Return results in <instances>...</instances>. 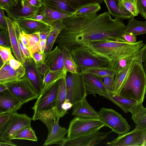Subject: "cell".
Wrapping results in <instances>:
<instances>
[{
  "label": "cell",
  "instance_id": "obj_1",
  "mask_svg": "<svg viewBox=\"0 0 146 146\" xmlns=\"http://www.w3.org/2000/svg\"><path fill=\"white\" fill-rule=\"evenodd\" d=\"M65 25L55 41L70 50L91 42L121 37L126 26L121 19H113L108 12L82 16H71L62 20Z\"/></svg>",
  "mask_w": 146,
  "mask_h": 146
},
{
  "label": "cell",
  "instance_id": "obj_2",
  "mask_svg": "<svg viewBox=\"0 0 146 146\" xmlns=\"http://www.w3.org/2000/svg\"><path fill=\"white\" fill-rule=\"evenodd\" d=\"M144 44L142 40L131 43L121 37H112L89 43L85 46L96 55L107 60L108 65L116 70L119 60L138 51Z\"/></svg>",
  "mask_w": 146,
  "mask_h": 146
},
{
  "label": "cell",
  "instance_id": "obj_3",
  "mask_svg": "<svg viewBox=\"0 0 146 146\" xmlns=\"http://www.w3.org/2000/svg\"><path fill=\"white\" fill-rule=\"evenodd\" d=\"M141 59L134 60L129 74L117 94L142 103L146 91V76Z\"/></svg>",
  "mask_w": 146,
  "mask_h": 146
},
{
  "label": "cell",
  "instance_id": "obj_4",
  "mask_svg": "<svg viewBox=\"0 0 146 146\" xmlns=\"http://www.w3.org/2000/svg\"><path fill=\"white\" fill-rule=\"evenodd\" d=\"M70 50L80 72L88 69L108 64L107 60L96 55L87 46H82Z\"/></svg>",
  "mask_w": 146,
  "mask_h": 146
},
{
  "label": "cell",
  "instance_id": "obj_5",
  "mask_svg": "<svg viewBox=\"0 0 146 146\" xmlns=\"http://www.w3.org/2000/svg\"><path fill=\"white\" fill-rule=\"evenodd\" d=\"M67 99L73 105L82 100L87 96L83 75L67 72L65 77Z\"/></svg>",
  "mask_w": 146,
  "mask_h": 146
},
{
  "label": "cell",
  "instance_id": "obj_6",
  "mask_svg": "<svg viewBox=\"0 0 146 146\" xmlns=\"http://www.w3.org/2000/svg\"><path fill=\"white\" fill-rule=\"evenodd\" d=\"M104 126L105 124L99 117L88 118L76 116L70 122L66 137L70 138L99 130Z\"/></svg>",
  "mask_w": 146,
  "mask_h": 146
},
{
  "label": "cell",
  "instance_id": "obj_7",
  "mask_svg": "<svg viewBox=\"0 0 146 146\" xmlns=\"http://www.w3.org/2000/svg\"><path fill=\"white\" fill-rule=\"evenodd\" d=\"M99 117L112 131L119 135L129 132L130 126L126 119L119 113L112 109L102 108L98 112Z\"/></svg>",
  "mask_w": 146,
  "mask_h": 146
},
{
  "label": "cell",
  "instance_id": "obj_8",
  "mask_svg": "<svg viewBox=\"0 0 146 146\" xmlns=\"http://www.w3.org/2000/svg\"><path fill=\"white\" fill-rule=\"evenodd\" d=\"M5 85L8 90L19 99L23 105L37 99L39 96L25 74L19 80Z\"/></svg>",
  "mask_w": 146,
  "mask_h": 146
},
{
  "label": "cell",
  "instance_id": "obj_9",
  "mask_svg": "<svg viewBox=\"0 0 146 146\" xmlns=\"http://www.w3.org/2000/svg\"><path fill=\"white\" fill-rule=\"evenodd\" d=\"M99 130L70 138H67L57 144L60 146H91L99 144L105 139L112 131L102 132Z\"/></svg>",
  "mask_w": 146,
  "mask_h": 146
},
{
  "label": "cell",
  "instance_id": "obj_10",
  "mask_svg": "<svg viewBox=\"0 0 146 146\" xmlns=\"http://www.w3.org/2000/svg\"><path fill=\"white\" fill-rule=\"evenodd\" d=\"M32 118L25 113L19 114L17 112L12 113L10 121L0 135V141H11L15 135L23 128L31 126Z\"/></svg>",
  "mask_w": 146,
  "mask_h": 146
},
{
  "label": "cell",
  "instance_id": "obj_11",
  "mask_svg": "<svg viewBox=\"0 0 146 146\" xmlns=\"http://www.w3.org/2000/svg\"><path fill=\"white\" fill-rule=\"evenodd\" d=\"M61 79L52 85L44 87L34 106V112L46 110L51 107L56 102L58 94Z\"/></svg>",
  "mask_w": 146,
  "mask_h": 146
},
{
  "label": "cell",
  "instance_id": "obj_12",
  "mask_svg": "<svg viewBox=\"0 0 146 146\" xmlns=\"http://www.w3.org/2000/svg\"><path fill=\"white\" fill-rule=\"evenodd\" d=\"M146 139V131L136 127L132 131L119 136L107 145L110 146H142Z\"/></svg>",
  "mask_w": 146,
  "mask_h": 146
},
{
  "label": "cell",
  "instance_id": "obj_13",
  "mask_svg": "<svg viewBox=\"0 0 146 146\" xmlns=\"http://www.w3.org/2000/svg\"><path fill=\"white\" fill-rule=\"evenodd\" d=\"M40 8L31 5L26 0H17L15 5L5 11L7 17L16 20L22 18H33L38 13Z\"/></svg>",
  "mask_w": 146,
  "mask_h": 146
},
{
  "label": "cell",
  "instance_id": "obj_14",
  "mask_svg": "<svg viewBox=\"0 0 146 146\" xmlns=\"http://www.w3.org/2000/svg\"><path fill=\"white\" fill-rule=\"evenodd\" d=\"M5 19L12 50L17 60L23 64L25 59L21 51L19 41L21 30L16 21L6 16Z\"/></svg>",
  "mask_w": 146,
  "mask_h": 146
},
{
  "label": "cell",
  "instance_id": "obj_15",
  "mask_svg": "<svg viewBox=\"0 0 146 146\" xmlns=\"http://www.w3.org/2000/svg\"><path fill=\"white\" fill-rule=\"evenodd\" d=\"M23 65L25 68V75L39 96L44 88L43 79L38 70L34 59L25 60Z\"/></svg>",
  "mask_w": 146,
  "mask_h": 146
},
{
  "label": "cell",
  "instance_id": "obj_16",
  "mask_svg": "<svg viewBox=\"0 0 146 146\" xmlns=\"http://www.w3.org/2000/svg\"><path fill=\"white\" fill-rule=\"evenodd\" d=\"M16 21L20 30L27 34H33L50 29L52 26L46 23L32 18H22Z\"/></svg>",
  "mask_w": 146,
  "mask_h": 146
},
{
  "label": "cell",
  "instance_id": "obj_17",
  "mask_svg": "<svg viewBox=\"0 0 146 146\" xmlns=\"http://www.w3.org/2000/svg\"><path fill=\"white\" fill-rule=\"evenodd\" d=\"M83 75L87 95L96 94L103 96L107 92L102 77L92 74H86Z\"/></svg>",
  "mask_w": 146,
  "mask_h": 146
},
{
  "label": "cell",
  "instance_id": "obj_18",
  "mask_svg": "<svg viewBox=\"0 0 146 146\" xmlns=\"http://www.w3.org/2000/svg\"><path fill=\"white\" fill-rule=\"evenodd\" d=\"M25 73V68L23 65L15 70L9 65L8 61L4 62L0 69V84L17 81L21 79Z\"/></svg>",
  "mask_w": 146,
  "mask_h": 146
},
{
  "label": "cell",
  "instance_id": "obj_19",
  "mask_svg": "<svg viewBox=\"0 0 146 146\" xmlns=\"http://www.w3.org/2000/svg\"><path fill=\"white\" fill-rule=\"evenodd\" d=\"M23 105L8 90L0 93V113L17 112Z\"/></svg>",
  "mask_w": 146,
  "mask_h": 146
},
{
  "label": "cell",
  "instance_id": "obj_20",
  "mask_svg": "<svg viewBox=\"0 0 146 146\" xmlns=\"http://www.w3.org/2000/svg\"><path fill=\"white\" fill-rule=\"evenodd\" d=\"M44 54V62L50 70L55 71L65 69L62 48L57 45L52 50Z\"/></svg>",
  "mask_w": 146,
  "mask_h": 146
},
{
  "label": "cell",
  "instance_id": "obj_21",
  "mask_svg": "<svg viewBox=\"0 0 146 146\" xmlns=\"http://www.w3.org/2000/svg\"><path fill=\"white\" fill-rule=\"evenodd\" d=\"M86 98L73 105L72 115L84 118L99 117V112L96 111L89 104Z\"/></svg>",
  "mask_w": 146,
  "mask_h": 146
},
{
  "label": "cell",
  "instance_id": "obj_22",
  "mask_svg": "<svg viewBox=\"0 0 146 146\" xmlns=\"http://www.w3.org/2000/svg\"><path fill=\"white\" fill-rule=\"evenodd\" d=\"M39 119L46 126L48 131V136L50 134L52 127L57 120L56 108L54 105L47 109L34 112L32 120Z\"/></svg>",
  "mask_w": 146,
  "mask_h": 146
},
{
  "label": "cell",
  "instance_id": "obj_23",
  "mask_svg": "<svg viewBox=\"0 0 146 146\" xmlns=\"http://www.w3.org/2000/svg\"><path fill=\"white\" fill-rule=\"evenodd\" d=\"M109 13L120 19H129L133 15L124 6L121 0H103Z\"/></svg>",
  "mask_w": 146,
  "mask_h": 146
},
{
  "label": "cell",
  "instance_id": "obj_24",
  "mask_svg": "<svg viewBox=\"0 0 146 146\" xmlns=\"http://www.w3.org/2000/svg\"><path fill=\"white\" fill-rule=\"evenodd\" d=\"M38 13L43 16V21L51 26L57 21L71 16L70 15L54 10L44 4L40 8Z\"/></svg>",
  "mask_w": 146,
  "mask_h": 146
},
{
  "label": "cell",
  "instance_id": "obj_25",
  "mask_svg": "<svg viewBox=\"0 0 146 146\" xmlns=\"http://www.w3.org/2000/svg\"><path fill=\"white\" fill-rule=\"evenodd\" d=\"M59 120L57 119L53 125L51 131L47 136L43 145H51L64 141L66 137L65 135L68 133V129L62 127L59 125Z\"/></svg>",
  "mask_w": 146,
  "mask_h": 146
},
{
  "label": "cell",
  "instance_id": "obj_26",
  "mask_svg": "<svg viewBox=\"0 0 146 146\" xmlns=\"http://www.w3.org/2000/svg\"><path fill=\"white\" fill-rule=\"evenodd\" d=\"M129 112L135 127L146 131V108L142 103L137 102L131 107Z\"/></svg>",
  "mask_w": 146,
  "mask_h": 146
},
{
  "label": "cell",
  "instance_id": "obj_27",
  "mask_svg": "<svg viewBox=\"0 0 146 146\" xmlns=\"http://www.w3.org/2000/svg\"><path fill=\"white\" fill-rule=\"evenodd\" d=\"M103 96L112 102L126 113L129 112L132 106L137 102L135 100L123 97L111 92H107Z\"/></svg>",
  "mask_w": 146,
  "mask_h": 146
},
{
  "label": "cell",
  "instance_id": "obj_28",
  "mask_svg": "<svg viewBox=\"0 0 146 146\" xmlns=\"http://www.w3.org/2000/svg\"><path fill=\"white\" fill-rule=\"evenodd\" d=\"M65 77L61 79L58 94L54 105L56 109L57 119L58 120H59L65 115L68 113V111H64L62 108V104L67 99V90Z\"/></svg>",
  "mask_w": 146,
  "mask_h": 146
},
{
  "label": "cell",
  "instance_id": "obj_29",
  "mask_svg": "<svg viewBox=\"0 0 146 146\" xmlns=\"http://www.w3.org/2000/svg\"><path fill=\"white\" fill-rule=\"evenodd\" d=\"M141 59L143 62L146 59V43L137 52L119 60L117 64L116 73H119L134 60Z\"/></svg>",
  "mask_w": 146,
  "mask_h": 146
},
{
  "label": "cell",
  "instance_id": "obj_30",
  "mask_svg": "<svg viewBox=\"0 0 146 146\" xmlns=\"http://www.w3.org/2000/svg\"><path fill=\"white\" fill-rule=\"evenodd\" d=\"M65 27V25L62 20L57 21L52 25L50 32L46 40V46L44 54L52 50L58 36Z\"/></svg>",
  "mask_w": 146,
  "mask_h": 146
},
{
  "label": "cell",
  "instance_id": "obj_31",
  "mask_svg": "<svg viewBox=\"0 0 146 146\" xmlns=\"http://www.w3.org/2000/svg\"><path fill=\"white\" fill-rule=\"evenodd\" d=\"M42 1L43 4L71 16L76 10L71 7L66 0H43Z\"/></svg>",
  "mask_w": 146,
  "mask_h": 146
},
{
  "label": "cell",
  "instance_id": "obj_32",
  "mask_svg": "<svg viewBox=\"0 0 146 146\" xmlns=\"http://www.w3.org/2000/svg\"><path fill=\"white\" fill-rule=\"evenodd\" d=\"M133 16L129 19L124 33L132 34L135 36L146 33V21L136 20Z\"/></svg>",
  "mask_w": 146,
  "mask_h": 146
},
{
  "label": "cell",
  "instance_id": "obj_33",
  "mask_svg": "<svg viewBox=\"0 0 146 146\" xmlns=\"http://www.w3.org/2000/svg\"><path fill=\"white\" fill-rule=\"evenodd\" d=\"M116 70L108 65L100 67L89 68L80 72L82 74H88L102 77L111 75H115Z\"/></svg>",
  "mask_w": 146,
  "mask_h": 146
},
{
  "label": "cell",
  "instance_id": "obj_34",
  "mask_svg": "<svg viewBox=\"0 0 146 146\" xmlns=\"http://www.w3.org/2000/svg\"><path fill=\"white\" fill-rule=\"evenodd\" d=\"M60 47L63 50L64 69L71 73H80V69L74 61L70 50L64 46Z\"/></svg>",
  "mask_w": 146,
  "mask_h": 146
},
{
  "label": "cell",
  "instance_id": "obj_35",
  "mask_svg": "<svg viewBox=\"0 0 146 146\" xmlns=\"http://www.w3.org/2000/svg\"><path fill=\"white\" fill-rule=\"evenodd\" d=\"M133 61L130 63L126 68L120 73H116L114 78L113 93L117 94L119 92L129 74Z\"/></svg>",
  "mask_w": 146,
  "mask_h": 146
},
{
  "label": "cell",
  "instance_id": "obj_36",
  "mask_svg": "<svg viewBox=\"0 0 146 146\" xmlns=\"http://www.w3.org/2000/svg\"><path fill=\"white\" fill-rule=\"evenodd\" d=\"M67 72L65 69L55 71L50 70L43 78L44 87L51 85L65 77Z\"/></svg>",
  "mask_w": 146,
  "mask_h": 146
},
{
  "label": "cell",
  "instance_id": "obj_37",
  "mask_svg": "<svg viewBox=\"0 0 146 146\" xmlns=\"http://www.w3.org/2000/svg\"><path fill=\"white\" fill-rule=\"evenodd\" d=\"M13 139L26 140L34 141H38L35 132L31 126L21 129L15 135Z\"/></svg>",
  "mask_w": 146,
  "mask_h": 146
},
{
  "label": "cell",
  "instance_id": "obj_38",
  "mask_svg": "<svg viewBox=\"0 0 146 146\" xmlns=\"http://www.w3.org/2000/svg\"><path fill=\"white\" fill-rule=\"evenodd\" d=\"M98 3H92L85 5L76 10L71 16H82L96 13L101 9Z\"/></svg>",
  "mask_w": 146,
  "mask_h": 146
},
{
  "label": "cell",
  "instance_id": "obj_39",
  "mask_svg": "<svg viewBox=\"0 0 146 146\" xmlns=\"http://www.w3.org/2000/svg\"><path fill=\"white\" fill-rule=\"evenodd\" d=\"M26 35L29 42L28 48L33 55L35 53L39 51V43L41 40L40 39L37 33Z\"/></svg>",
  "mask_w": 146,
  "mask_h": 146
},
{
  "label": "cell",
  "instance_id": "obj_40",
  "mask_svg": "<svg viewBox=\"0 0 146 146\" xmlns=\"http://www.w3.org/2000/svg\"><path fill=\"white\" fill-rule=\"evenodd\" d=\"M43 0H42V1ZM69 4L76 10L89 4L98 3L101 4L103 0H66Z\"/></svg>",
  "mask_w": 146,
  "mask_h": 146
},
{
  "label": "cell",
  "instance_id": "obj_41",
  "mask_svg": "<svg viewBox=\"0 0 146 146\" xmlns=\"http://www.w3.org/2000/svg\"><path fill=\"white\" fill-rule=\"evenodd\" d=\"M121 1L124 6L133 16L138 15L139 13L137 7V0H122Z\"/></svg>",
  "mask_w": 146,
  "mask_h": 146
},
{
  "label": "cell",
  "instance_id": "obj_42",
  "mask_svg": "<svg viewBox=\"0 0 146 146\" xmlns=\"http://www.w3.org/2000/svg\"><path fill=\"white\" fill-rule=\"evenodd\" d=\"M12 115L10 113H0V134L3 132L8 125Z\"/></svg>",
  "mask_w": 146,
  "mask_h": 146
},
{
  "label": "cell",
  "instance_id": "obj_43",
  "mask_svg": "<svg viewBox=\"0 0 146 146\" xmlns=\"http://www.w3.org/2000/svg\"><path fill=\"white\" fill-rule=\"evenodd\" d=\"M115 76H108L102 78L107 92H113Z\"/></svg>",
  "mask_w": 146,
  "mask_h": 146
},
{
  "label": "cell",
  "instance_id": "obj_44",
  "mask_svg": "<svg viewBox=\"0 0 146 146\" xmlns=\"http://www.w3.org/2000/svg\"><path fill=\"white\" fill-rule=\"evenodd\" d=\"M0 46L3 47L11 48L10 39L7 30L0 31Z\"/></svg>",
  "mask_w": 146,
  "mask_h": 146
},
{
  "label": "cell",
  "instance_id": "obj_45",
  "mask_svg": "<svg viewBox=\"0 0 146 146\" xmlns=\"http://www.w3.org/2000/svg\"><path fill=\"white\" fill-rule=\"evenodd\" d=\"M0 55L1 58L4 62H8L11 58L14 57L11 54V48L0 46Z\"/></svg>",
  "mask_w": 146,
  "mask_h": 146
},
{
  "label": "cell",
  "instance_id": "obj_46",
  "mask_svg": "<svg viewBox=\"0 0 146 146\" xmlns=\"http://www.w3.org/2000/svg\"><path fill=\"white\" fill-rule=\"evenodd\" d=\"M19 47L25 60H30L33 58V56L29 49L21 42L19 36Z\"/></svg>",
  "mask_w": 146,
  "mask_h": 146
},
{
  "label": "cell",
  "instance_id": "obj_47",
  "mask_svg": "<svg viewBox=\"0 0 146 146\" xmlns=\"http://www.w3.org/2000/svg\"><path fill=\"white\" fill-rule=\"evenodd\" d=\"M17 3V0H0V9L4 11L9 10Z\"/></svg>",
  "mask_w": 146,
  "mask_h": 146
},
{
  "label": "cell",
  "instance_id": "obj_48",
  "mask_svg": "<svg viewBox=\"0 0 146 146\" xmlns=\"http://www.w3.org/2000/svg\"><path fill=\"white\" fill-rule=\"evenodd\" d=\"M137 5L139 13L144 17L146 14V0H137Z\"/></svg>",
  "mask_w": 146,
  "mask_h": 146
},
{
  "label": "cell",
  "instance_id": "obj_49",
  "mask_svg": "<svg viewBox=\"0 0 146 146\" xmlns=\"http://www.w3.org/2000/svg\"><path fill=\"white\" fill-rule=\"evenodd\" d=\"M33 56L37 67L44 63V54L41 53L40 51L35 53Z\"/></svg>",
  "mask_w": 146,
  "mask_h": 146
},
{
  "label": "cell",
  "instance_id": "obj_50",
  "mask_svg": "<svg viewBox=\"0 0 146 146\" xmlns=\"http://www.w3.org/2000/svg\"><path fill=\"white\" fill-rule=\"evenodd\" d=\"M4 10L0 9V28L1 31L7 30V24Z\"/></svg>",
  "mask_w": 146,
  "mask_h": 146
},
{
  "label": "cell",
  "instance_id": "obj_51",
  "mask_svg": "<svg viewBox=\"0 0 146 146\" xmlns=\"http://www.w3.org/2000/svg\"><path fill=\"white\" fill-rule=\"evenodd\" d=\"M121 37L128 43H134L136 42V36L132 34L124 33Z\"/></svg>",
  "mask_w": 146,
  "mask_h": 146
},
{
  "label": "cell",
  "instance_id": "obj_52",
  "mask_svg": "<svg viewBox=\"0 0 146 146\" xmlns=\"http://www.w3.org/2000/svg\"><path fill=\"white\" fill-rule=\"evenodd\" d=\"M37 68L43 79L50 70L48 67L44 63L37 67Z\"/></svg>",
  "mask_w": 146,
  "mask_h": 146
},
{
  "label": "cell",
  "instance_id": "obj_53",
  "mask_svg": "<svg viewBox=\"0 0 146 146\" xmlns=\"http://www.w3.org/2000/svg\"><path fill=\"white\" fill-rule=\"evenodd\" d=\"M8 62L10 66L15 70L19 69L23 65L21 62L16 60L14 57L11 58Z\"/></svg>",
  "mask_w": 146,
  "mask_h": 146
},
{
  "label": "cell",
  "instance_id": "obj_54",
  "mask_svg": "<svg viewBox=\"0 0 146 146\" xmlns=\"http://www.w3.org/2000/svg\"><path fill=\"white\" fill-rule=\"evenodd\" d=\"M19 36L22 42L28 48L29 43L28 39L26 34L21 30L19 32Z\"/></svg>",
  "mask_w": 146,
  "mask_h": 146
},
{
  "label": "cell",
  "instance_id": "obj_55",
  "mask_svg": "<svg viewBox=\"0 0 146 146\" xmlns=\"http://www.w3.org/2000/svg\"><path fill=\"white\" fill-rule=\"evenodd\" d=\"M31 5L36 7H41L43 5L42 0H26Z\"/></svg>",
  "mask_w": 146,
  "mask_h": 146
},
{
  "label": "cell",
  "instance_id": "obj_56",
  "mask_svg": "<svg viewBox=\"0 0 146 146\" xmlns=\"http://www.w3.org/2000/svg\"><path fill=\"white\" fill-rule=\"evenodd\" d=\"M51 29L37 33L41 40H47L50 32Z\"/></svg>",
  "mask_w": 146,
  "mask_h": 146
},
{
  "label": "cell",
  "instance_id": "obj_57",
  "mask_svg": "<svg viewBox=\"0 0 146 146\" xmlns=\"http://www.w3.org/2000/svg\"><path fill=\"white\" fill-rule=\"evenodd\" d=\"M72 107V105L70 101L66 100V101L62 106V109L64 111H68Z\"/></svg>",
  "mask_w": 146,
  "mask_h": 146
},
{
  "label": "cell",
  "instance_id": "obj_58",
  "mask_svg": "<svg viewBox=\"0 0 146 146\" xmlns=\"http://www.w3.org/2000/svg\"><path fill=\"white\" fill-rule=\"evenodd\" d=\"M47 40H41L39 43V51L42 54H44L46 46Z\"/></svg>",
  "mask_w": 146,
  "mask_h": 146
},
{
  "label": "cell",
  "instance_id": "obj_59",
  "mask_svg": "<svg viewBox=\"0 0 146 146\" xmlns=\"http://www.w3.org/2000/svg\"><path fill=\"white\" fill-rule=\"evenodd\" d=\"M0 146H16L17 145L13 143L11 141H6L0 142Z\"/></svg>",
  "mask_w": 146,
  "mask_h": 146
},
{
  "label": "cell",
  "instance_id": "obj_60",
  "mask_svg": "<svg viewBox=\"0 0 146 146\" xmlns=\"http://www.w3.org/2000/svg\"><path fill=\"white\" fill-rule=\"evenodd\" d=\"M8 90L7 87L5 84H0V93L3 92Z\"/></svg>",
  "mask_w": 146,
  "mask_h": 146
},
{
  "label": "cell",
  "instance_id": "obj_61",
  "mask_svg": "<svg viewBox=\"0 0 146 146\" xmlns=\"http://www.w3.org/2000/svg\"><path fill=\"white\" fill-rule=\"evenodd\" d=\"M143 66L146 76V59L143 62Z\"/></svg>",
  "mask_w": 146,
  "mask_h": 146
},
{
  "label": "cell",
  "instance_id": "obj_62",
  "mask_svg": "<svg viewBox=\"0 0 146 146\" xmlns=\"http://www.w3.org/2000/svg\"><path fill=\"white\" fill-rule=\"evenodd\" d=\"M145 19H146V14H145L143 17Z\"/></svg>",
  "mask_w": 146,
  "mask_h": 146
},
{
  "label": "cell",
  "instance_id": "obj_63",
  "mask_svg": "<svg viewBox=\"0 0 146 146\" xmlns=\"http://www.w3.org/2000/svg\"></svg>",
  "mask_w": 146,
  "mask_h": 146
}]
</instances>
